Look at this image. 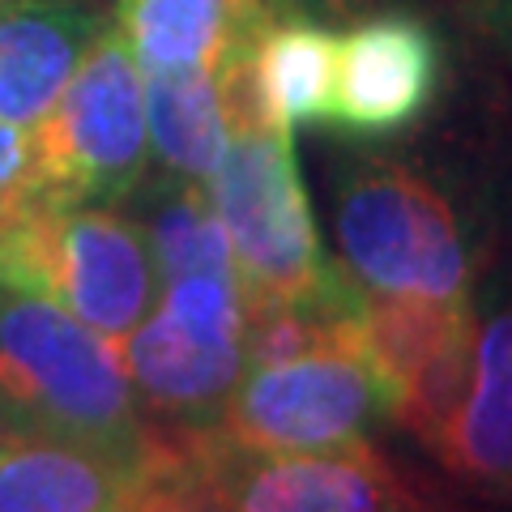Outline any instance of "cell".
Masks as SVG:
<instances>
[{
	"label": "cell",
	"instance_id": "cell-9",
	"mask_svg": "<svg viewBox=\"0 0 512 512\" xmlns=\"http://www.w3.org/2000/svg\"><path fill=\"white\" fill-rule=\"evenodd\" d=\"M116 350L154 436L197 440L222 427L244 376V329L197 325L154 308Z\"/></svg>",
	"mask_w": 512,
	"mask_h": 512
},
{
	"label": "cell",
	"instance_id": "cell-2",
	"mask_svg": "<svg viewBox=\"0 0 512 512\" xmlns=\"http://www.w3.org/2000/svg\"><path fill=\"white\" fill-rule=\"evenodd\" d=\"M205 197L227 231L248 308L338 303L355 295V282L320 244L291 128L269 124L256 111L231 116V141L205 180Z\"/></svg>",
	"mask_w": 512,
	"mask_h": 512
},
{
	"label": "cell",
	"instance_id": "cell-10",
	"mask_svg": "<svg viewBox=\"0 0 512 512\" xmlns=\"http://www.w3.org/2000/svg\"><path fill=\"white\" fill-rule=\"evenodd\" d=\"M440 39L414 13H372L338 35L329 124L350 137H393L427 116L440 90Z\"/></svg>",
	"mask_w": 512,
	"mask_h": 512
},
{
	"label": "cell",
	"instance_id": "cell-5",
	"mask_svg": "<svg viewBox=\"0 0 512 512\" xmlns=\"http://www.w3.org/2000/svg\"><path fill=\"white\" fill-rule=\"evenodd\" d=\"M30 128L43 201L120 205L141 188L150 167L146 73L111 18L86 47L56 107Z\"/></svg>",
	"mask_w": 512,
	"mask_h": 512
},
{
	"label": "cell",
	"instance_id": "cell-22",
	"mask_svg": "<svg viewBox=\"0 0 512 512\" xmlns=\"http://www.w3.org/2000/svg\"><path fill=\"white\" fill-rule=\"evenodd\" d=\"M474 5L483 9V13H487V18H491L495 26H500V0H474Z\"/></svg>",
	"mask_w": 512,
	"mask_h": 512
},
{
	"label": "cell",
	"instance_id": "cell-13",
	"mask_svg": "<svg viewBox=\"0 0 512 512\" xmlns=\"http://www.w3.org/2000/svg\"><path fill=\"white\" fill-rule=\"evenodd\" d=\"M431 453L478 491H512V299L478 316L466 397Z\"/></svg>",
	"mask_w": 512,
	"mask_h": 512
},
{
	"label": "cell",
	"instance_id": "cell-16",
	"mask_svg": "<svg viewBox=\"0 0 512 512\" xmlns=\"http://www.w3.org/2000/svg\"><path fill=\"white\" fill-rule=\"evenodd\" d=\"M150 154L171 180L205 184L231 141V103L222 69L146 73Z\"/></svg>",
	"mask_w": 512,
	"mask_h": 512
},
{
	"label": "cell",
	"instance_id": "cell-18",
	"mask_svg": "<svg viewBox=\"0 0 512 512\" xmlns=\"http://www.w3.org/2000/svg\"><path fill=\"white\" fill-rule=\"evenodd\" d=\"M35 205H43L35 128L0 120V231L22 222Z\"/></svg>",
	"mask_w": 512,
	"mask_h": 512
},
{
	"label": "cell",
	"instance_id": "cell-4",
	"mask_svg": "<svg viewBox=\"0 0 512 512\" xmlns=\"http://www.w3.org/2000/svg\"><path fill=\"white\" fill-rule=\"evenodd\" d=\"M342 274L372 295L470 299V244L453 201L393 158H355L333 184Z\"/></svg>",
	"mask_w": 512,
	"mask_h": 512
},
{
	"label": "cell",
	"instance_id": "cell-8",
	"mask_svg": "<svg viewBox=\"0 0 512 512\" xmlns=\"http://www.w3.org/2000/svg\"><path fill=\"white\" fill-rule=\"evenodd\" d=\"M201 483L227 512H431L367 440L256 453L218 431L188 440Z\"/></svg>",
	"mask_w": 512,
	"mask_h": 512
},
{
	"label": "cell",
	"instance_id": "cell-14",
	"mask_svg": "<svg viewBox=\"0 0 512 512\" xmlns=\"http://www.w3.org/2000/svg\"><path fill=\"white\" fill-rule=\"evenodd\" d=\"M141 73L222 69L248 56L269 22L261 0H116V18Z\"/></svg>",
	"mask_w": 512,
	"mask_h": 512
},
{
	"label": "cell",
	"instance_id": "cell-15",
	"mask_svg": "<svg viewBox=\"0 0 512 512\" xmlns=\"http://www.w3.org/2000/svg\"><path fill=\"white\" fill-rule=\"evenodd\" d=\"M338 35L320 18H269L248 47L244 73L256 111L278 124H329Z\"/></svg>",
	"mask_w": 512,
	"mask_h": 512
},
{
	"label": "cell",
	"instance_id": "cell-21",
	"mask_svg": "<svg viewBox=\"0 0 512 512\" xmlns=\"http://www.w3.org/2000/svg\"><path fill=\"white\" fill-rule=\"evenodd\" d=\"M500 30L512 39V0H500Z\"/></svg>",
	"mask_w": 512,
	"mask_h": 512
},
{
	"label": "cell",
	"instance_id": "cell-6",
	"mask_svg": "<svg viewBox=\"0 0 512 512\" xmlns=\"http://www.w3.org/2000/svg\"><path fill=\"white\" fill-rule=\"evenodd\" d=\"M384 419V393L363 359L355 320L291 359L244 363L218 436L256 453H303L363 440Z\"/></svg>",
	"mask_w": 512,
	"mask_h": 512
},
{
	"label": "cell",
	"instance_id": "cell-7",
	"mask_svg": "<svg viewBox=\"0 0 512 512\" xmlns=\"http://www.w3.org/2000/svg\"><path fill=\"white\" fill-rule=\"evenodd\" d=\"M478 312L470 299L359 291L355 329L363 359L384 393V419L436 448L466 397Z\"/></svg>",
	"mask_w": 512,
	"mask_h": 512
},
{
	"label": "cell",
	"instance_id": "cell-11",
	"mask_svg": "<svg viewBox=\"0 0 512 512\" xmlns=\"http://www.w3.org/2000/svg\"><path fill=\"white\" fill-rule=\"evenodd\" d=\"M158 461H128L82 440L0 427V512H137Z\"/></svg>",
	"mask_w": 512,
	"mask_h": 512
},
{
	"label": "cell",
	"instance_id": "cell-19",
	"mask_svg": "<svg viewBox=\"0 0 512 512\" xmlns=\"http://www.w3.org/2000/svg\"><path fill=\"white\" fill-rule=\"evenodd\" d=\"M167 444H171V457H167V466L158 470V478L150 483L137 512H227L210 495V487L201 483L197 466H192V453H188V440L184 444L167 440Z\"/></svg>",
	"mask_w": 512,
	"mask_h": 512
},
{
	"label": "cell",
	"instance_id": "cell-17",
	"mask_svg": "<svg viewBox=\"0 0 512 512\" xmlns=\"http://www.w3.org/2000/svg\"><path fill=\"white\" fill-rule=\"evenodd\" d=\"M141 231H146L150 256L158 265V282L184 274H235L227 231H222L214 205L205 197V184L163 175Z\"/></svg>",
	"mask_w": 512,
	"mask_h": 512
},
{
	"label": "cell",
	"instance_id": "cell-20",
	"mask_svg": "<svg viewBox=\"0 0 512 512\" xmlns=\"http://www.w3.org/2000/svg\"><path fill=\"white\" fill-rule=\"evenodd\" d=\"M269 18H342V13L367 5V0H261Z\"/></svg>",
	"mask_w": 512,
	"mask_h": 512
},
{
	"label": "cell",
	"instance_id": "cell-1",
	"mask_svg": "<svg viewBox=\"0 0 512 512\" xmlns=\"http://www.w3.org/2000/svg\"><path fill=\"white\" fill-rule=\"evenodd\" d=\"M0 427L82 440L128 461L163 457L116 342L18 286H0Z\"/></svg>",
	"mask_w": 512,
	"mask_h": 512
},
{
	"label": "cell",
	"instance_id": "cell-12",
	"mask_svg": "<svg viewBox=\"0 0 512 512\" xmlns=\"http://www.w3.org/2000/svg\"><path fill=\"white\" fill-rule=\"evenodd\" d=\"M103 22L90 0H0V120L39 124Z\"/></svg>",
	"mask_w": 512,
	"mask_h": 512
},
{
	"label": "cell",
	"instance_id": "cell-3",
	"mask_svg": "<svg viewBox=\"0 0 512 512\" xmlns=\"http://www.w3.org/2000/svg\"><path fill=\"white\" fill-rule=\"evenodd\" d=\"M0 286L60 303L107 342H124L163 291L141 222L116 205L56 201L0 231Z\"/></svg>",
	"mask_w": 512,
	"mask_h": 512
}]
</instances>
